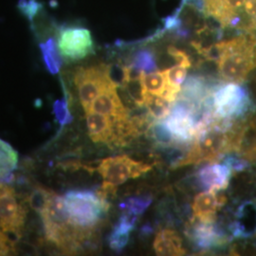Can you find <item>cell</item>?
<instances>
[{
	"instance_id": "obj_1",
	"label": "cell",
	"mask_w": 256,
	"mask_h": 256,
	"mask_svg": "<svg viewBox=\"0 0 256 256\" xmlns=\"http://www.w3.org/2000/svg\"><path fill=\"white\" fill-rule=\"evenodd\" d=\"M218 72L224 82L244 84L256 72V34H240L220 41Z\"/></svg>"
},
{
	"instance_id": "obj_2",
	"label": "cell",
	"mask_w": 256,
	"mask_h": 256,
	"mask_svg": "<svg viewBox=\"0 0 256 256\" xmlns=\"http://www.w3.org/2000/svg\"><path fill=\"white\" fill-rule=\"evenodd\" d=\"M70 223L77 229L94 230L110 204L102 202L97 192L90 190H72L64 196Z\"/></svg>"
},
{
	"instance_id": "obj_3",
	"label": "cell",
	"mask_w": 256,
	"mask_h": 256,
	"mask_svg": "<svg viewBox=\"0 0 256 256\" xmlns=\"http://www.w3.org/2000/svg\"><path fill=\"white\" fill-rule=\"evenodd\" d=\"M74 84L84 112L90 110L92 102L112 81L108 74V64L79 66L66 74Z\"/></svg>"
},
{
	"instance_id": "obj_4",
	"label": "cell",
	"mask_w": 256,
	"mask_h": 256,
	"mask_svg": "<svg viewBox=\"0 0 256 256\" xmlns=\"http://www.w3.org/2000/svg\"><path fill=\"white\" fill-rule=\"evenodd\" d=\"M56 42L59 52L66 63L81 61L95 52L92 32L78 25L58 24Z\"/></svg>"
},
{
	"instance_id": "obj_5",
	"label": "cell",
	"mask_w": 256,
	"mask_h": 256,
	"mask_svg": "<svg viewBox=\"0 0 256 256\" xmlns=\"http://www.w3.org/2000/svg\"><path fill=\"white\" fill-rule=\"evenodd\" d=\"M252 108L250 95L241 84L222 82L214 93V110L220 118H243Z\"/></svg>"
},
{
	"instance_id": "obj_6",
	"label": "cell",
	"mask_w": 256,
	"mask_h": 256,
	"mask_svg": "<svg viewBox=\"0 0 256 256\" xmlns=\"http://www.w3.org/2000/svg\"><path fill=\"white\" fill-rule=\"evenodd\" d=\"M26 216L25 203L14 188L0 182V229L14 244L22 236Z\"/></svg>"
},
{
	"instance_id": "obj_7",
	"label": "cell",
	"mask_w": 256,
	"mask_h": 256,
	"mask_svg": "<svg viewBox=\"0 0 256 256\" xmlns=\"http://www.w3.org/2000/svg\"><path fill=\"white\" fill-rule=\"evenodd\" d=\"M151 169V164L137 162L128 155H120L102 160L96 171L101 174L104 182L118 186L130 178H137Z\"/></svg>"
},
{
	"instance_id": "obj_8",
	"label": "cell",
	"mask_w": 256,
	"mask_h": 256,
	"mask_svg": "<svg viewBox=\"0 0 256 256\" xmlns=\"http://www.w3.org/2000/svg\"><path fill=\"white\" fill-rule=\"evenodd\" d=\"M185 234L194 246L202 250L224 247L230 241L216 222H202L192 218L186 225Z\"/></svg>"
},
{
	"instance_id": "obj_9",
	"label": "cell",
	"mask_w": 256,
	"mask_h": 256,
	"mask_svg": "<svg viewBox=\"0 0 256 256\" xmlns=\"http://www.w3.org/2000/svg\"><path fill=\"white\" fill-rule=\"evenodd\" d=\"M118 86L111 82L92 102L90 111L108 116L113 120L126 119L130 115L117 92Z\"/></svg>"
},
{
	"instance_id": "obj_10",
	"label": "cell",
	"mask_w": 256,
	"mask_h": 256,
	"mask_svg": "<svg viewBox=\"0 0 256 256\" xmlns=\"http://www.w3.org/2000/svg\"><path fill=\"white\" fill-rule=\"evenodd\" d=\"M224 194L207 191L198 194L192 203V218L202 222H216V212L226 204Z\"/></svg>"
},
{
	"instance_id": "obj_11",
	"label": "cell",
	"mask_w": 256,
	"mask_h": 256,
	"mask_svg": "<svg viewBox=\"0 0 256 256\" xmlns=\"http://www.w3.org/2000/svg\"><path fill=\"white\" fill-rule=\"evenodd\" d=\"M165 124L174 135L178 144L190 146L194 137L196 120L191 114L180 110H170Z\"/></svg>"
},
{
	"instance_id": "obj_12",
	"label": "cell",
	"mask_w": 256,
	"mask_h": 256,
	"mask_svg": "<svg viewBox=\"0 0 256 256\" xmlns=\"http://www.w3.org/2000/svg\"><path fill=\"white\" fill-rule=\"evenodd\" d=\"M230 176L232 170L227 165L212 164L198 171L196 182L204 190L220 192L229 187Z\"/></svg>"
},
{
	"instance_id": "obj_13",
	"label": "cell",
	"mask_w": 256,
	"mask_h": 256,
	"mask_svg": "<svg viewBox=\"0 0 256 256\" xmlns=\"http://www.w3.org/2000/svg\"><path fill=\"white\" fill-rule=\"evenodd\" d=\"M86 114V126L92 142L112 146L114 138V120L108 116L88 111Z\"/></svg>"
},
{
	"instance_id": "obj_14",
	"label": "cell",
	"mask_w": 256,
	"mask_h": 256,
	"mask_svg": "<svg viewBox=\"0 0 256 256\" xmlns=\"http://www.w3.org/2000/svg\"><path fill=\"white\" fill-rule=\"evenodd\" d=\"M230 232L234 238H248L256 232V205L245 202L236 212V220L230 223Z\"/></svg>"
},
{
	"instance_id": "obj_15",
	"label": "cell",
	"mask_w": 256,
	"mask_h": 256,
	"mask_svg": "<svg viewBox=\"0 0 256 256\" xmlns=\"http://www.w3.org/2000/svg\"><path fill=\"white\" fill-rule=\"evenodd\" d=\"M153 248L158 256L185 254L182 238L174 230H160L156 236Z\"/></svg>"
},
{
	"instance_id": "obj_16",
	"label": "cell",
	"mask_w": 256,
	"mask_h": 256,
	"mask_svg": "<svg viewBox=\"0 0 256 256\" xmlns=\"http://www.w3.org/2000/svg\"><path fill=\"white\" fill-rule=\"evenodd\" d=\"M38 43L41 57L43 63L46 66V70L54 75L59 74L62 68L64 60L60 54L57 46L56 34L48 37Z\"/></svg>"
},
{
	"instance_id": "obj_17",
	"label": "cell",
	"mask_w": 256,
	"mask_h": 256,
	"mask_svg": "<svg viewBox=\"0 0 256 256\" xmlns=\"http://www.w3.org/2000/svg\"><path fill=\"white\" fill-rule=\"evenodd\" d=\"M146 135L147 138L152 140L156 146L160 147L162 149H169L172 147H183V148L190 147L184 146L178 144L174 135L166 126L164 120L153 122L152 124L148 128Z\"/></svg>"
},
{
	"instance_id": "obj_18",
	"label": "cell",
	"mask_w": 256,
	"mask_h": 256,
	"mask_svg": "<svg viewBox=\"0 0 256 256\" xmlns=\"http://www.w3.org/2000/svg\"><path fill=\"white\" fill-rule=\"evenodd\" d=\"M172 102L160 95L147 92L144 106L148 114L155 120H164L169 115Z\"/></svg>"
},
{
	"instance_id": "obj_19",
	"label": "cell",
	"mask_w": 256,
	"mask_h": 256,
	"mask_svg": "<svg viewBox=\"0 0 256 256\" xmlns=\"http://www.w3.org/2000/svg\"><path fill=\"white\" fill-rule=\"evenodd\" d=\"M18 164V154L8 142L0 138V178L12 173Z\"/></svg>"
},
{
	"instance_id": "obj_20",
	"label": "cell",
	"mask_w": 256,
	"mask_h": 256,
	"mask_svg": "<svg viewBox=\"0 0 256 256\" xmlns=\"http://www.w3.org/2000/svg\"><path fill=\"white\" fill-rule=\"evenodd\" d=\"M128 64H131L144 74H151L158 70L155 54L147 48H142L135 52L130 57V62Z\"/></svg>"
},
{
	"instance_id": "obj_21",
	"label": "cell",
	"mask_w": 256,
	"mask_h": 256,
	"mask_svg": "<svg viewBox=\"0 0 256 256\" xmlns=\"http://www.w3.org/2000/svg\"><path fill=\"white\" fill-rule=\"evenodd\" d=\"M64 96L62 99L56 100L52 104V113L54 114L55 120L59 126L63 128L74 122V116L70 110V92L63 86Z\"/></svg>"
},
{
	"instance_id": "obj_22",
	"label": "cell",
	"mask_w": 256,
	"mask_h": 256,
	"mask_svg": "<svg viewBox=\"0 0 256 256\" xmlns=\"http://www.w3.org/2000/svg\"><path fill=\"white\" fill-rule=\"evenodd\" d=\"M152 202L153 198L151 196H130L120 203L119 208L122 210H128L138 216H140L148 209Z\"/></svg>"
},
{
	"instance_id": "obj_23",
	"label": "cell",
	"mask_w": 256,
	"mask_h": 256,
	"mask_svg": "<svg viewBox=\"0 0 256 256\" xmlns=\"http://www.w3.org/2000/svg\"><path fill=\"white\" fill-rule=\"evenodd\" d=\"M142 80L148 93L164 96L167 88V80L164 72H154L142 74Z\"/></svg>"
},
{
	"instance_id": "obj_24",
	"label": "cell",
	"mask_w": 256,
	"mask_h": 256,
	"mask_svg": "<svg viewBox=\"0 0 256 256\" xmlns=\"http://www.w3.org/2000/svg\"><path fill=\"white\" fill-rule=\"evenodd\" d=\"M130 232H131L122 229L117 224H115L114 228L108 238L110 248L116 252H120L128 246L130 239Z\"/></svg>"
},
{
	"instance_id": "obj_25",
	"label": "cell",
	"mask_w": 256,
	"mask_h": 256,
	"mask_svg": "<svg viewBox=\"0 0 256 256\" xmlns=\"http://www.w3.org/2000/svg\"><path fill=\"white\" fill-rule=\"evenodd\" d=\"M50 192V189H46L45 187L37 185L34 189L32 191L28 196V205L30 208H32L38 214L43 210L45 204H46L48 194Z\"/></svg>"
},
{
	"instance_id": "obj_26",
	"label": "cell",
	"mask_w": 256,
	"mask_h": 256,
	"mask_svg": "<svg viewBox=\"0 0 256 256\" xmlns=\"http://www.w3.org/2000/svg\"><path fill=\"white\" fill-rule=\"evenodd\" d=\"M18 10L20 12L28 19L32 18L37 12L44 8V5L38 0H19Z\"/></svg>"
},
{
	"instance_id": "obj_27",
	"label": "cell",
	"mask_w": 256,
	"mask_h": 256,
	"mask_svg": "<svg viewBox=\"0 0 256 256\" xmlns=\"http://www.w3.org/2000/svg\"><path fill=\"white\" fill-rule=\"evenodd\" d=\"M166 52L169 57L173 59L174 63L183 66L187 68L192 66V60L190 56L182 50H180L174 46H168L166 48Z\"/></svg>"
},
{
	"instance_id": "obj_28",
	"label": "cell",
	"mask_w": 256,
	"mask_h": 256,
	"mask_svg": "<svg viewBox=\"0 0 256 256\" xmlns=\"http://www.w3.org/2000/svg\"><path fill=\"white\" fill-rule=\"evenodd\" d=\"M223 164L227 165L232 172H242L250 167V162L243 158H238V156L228 154L223 158Z\"/></svg>"
},
{
	"instance_id": "obj_29",
	"label": "cell",
	"mask_w": 256,
	"mask_h": 256,
	"mask_svg": "<svg viewBox=\"0 0 256 256\" xmlns=\"http://www.w3.org/2000/svg\"><path fill=\"white\" fill-rule=\"evenodd\" d=\"M239 156L248 162H252L256 164V138L250 142V144H248L247 146L240 152Z\"/></svg>"
},
{
	"instance_id": "obj_30",
	"label": "cell",
	"mask_w": 256,
	"mask_h": 256,
	"mask_svg": "<svg viewBox=\"0 0 256 256\" xmlns=\"http://www.w3.org/2000/svg\"><path fill=\"white\" fill-rule=\"evenodd\" d=\"M14 250V243L0 229V256H7Z\"/></svg>"
}]
</instances>
